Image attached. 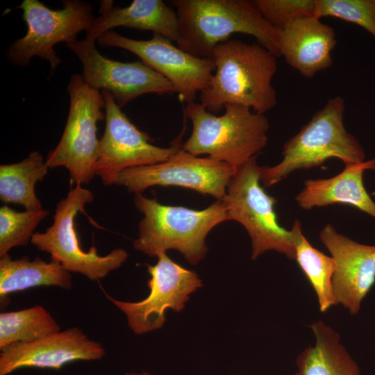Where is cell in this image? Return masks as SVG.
Here are the masks:
<instances>
[{"label":"cell","instance_id":"6da1fadb","mask_svg":"<svg viewBox=\"0 0 375 375\" xmlns=\"http://www.w3.org/2000/svg\"><path fill=\"white\" fill-rule=\"evenodd\" d=\"M277 57L257 42L228 39L214 49L215 65L200 103L217 114L227 104L240 105L265 115L277 104L272 81L278 69Z\"/></svg>","mask_w":375,"mask_h":375},{"label":"cell","instance_id":"7a4b0ae2","mask_svg":"<svg viewBox=\"0 0 375 375\" xmlns=\"http://www.w3.org/2000/svg\"><path fill=\"white\" fill-rule=\"evenodd\" d=\"M179 20L178 47L199 58H212L215 47L232 34L254 37L257 43L280 57V30L246 0H173Z\"/></svg>","mask_w":375,"mask_h":375},{"label":"cell","instance_id":"3957f363","mask_svg":"<svg viewBox=\"0 0 375 375\" xmlns=\"http://www.w3.org/2000/svg\"><path fill=\"white\" fill-rule=\"evenodd\" d=\"M134 203L144 217L138 225V238L133 241V248L150 257L176 250L193 265L201 261L208 251L206 238L210 231L229 220L222 200L198 210L162 205L156 199L136 193Z\"/></svg>","mask_w":375,"mask_h":375},{"label":"cell","instance_id":"277c9868","mask_svg":"<svg viewBox=\"0 0 375 375\" xmlns=\"http://www.w3.org/2000/svg\"><path fill=\"white\" fill-rule=\"evenodd\" d=\"M345 103L340 96L330 98L309 122L283 145L282 159L276 165L261 166L260 181L265 188L279 183L298 169L322 165L336 158L345 165L365 160V150L345 128Z\"/></svg>","mask_w":375,"mask_h":375},{"label":"cell","instance_id":"5b68a950","mask_svg":"<svg viewBox=\"0 0 375 375\" xmlns=\"http://www.w3.org/2000/svg\"><path fill=\"white\" fill-rule=\"evenodd\" d=\"M224 108V113L217 116L201 103H188L183 114L192 130L182 149L196 156L207 154L237 169L265 149L269 121L242 106L227 104Z\"/></svg>","mask_w":375,"mask_h":375},{"label":"cell","instance_id":"8992f818","mask_svg":"<svg viewBox=\"0 0 375 375\" xmlns=\"http://www.w3.org/2000/svg\"><path fill=\"white\" fill-rule=\"evenodd\" d=\"M260 169L256 156L235 169L222 200L228 219L248 233L253 260L269 251L295 260L294 233L279 224L274 210L277 201L260 185Z\"/></svg>","mask_w":375,"mask_h":375},{"label":"cell","instance_id":"52a82bcc","mask_svg":"<svg viewBox=\"0 0 375 375\" xmlns=\"http://www.w3.org/2000/svg\"><path fill=\"white\" fill-rule=\"evenodd\" d=\"M69 109L57 146L47 156L49 168L65 167L76 185L88 184L95 176L99 141L97 124L106 119L105 100L99 90L89 86L83 75L73 74L67 86Z\"/></svg>","mask_w":375,"mask_h":375},{"label":"cell","instance_id":"ba28073f","mask_svg":"<svg viewBox=\"0 0 375 375\" xmlns=\"http://www.w3.org/2000/svg\"><path fill=\"white\" fill-rule=\"evenodd\" d=\"M93 200L94 194L90 190L81 185L72 188L57 203L53 224L43 233L35 232L31 242L40 251L49 253L51 260L60 263L69 272L98 281L121 267L128 254L125 249L117 248L100 256L95 247H91L88 251L81 247L75 219Z\"/></svg>","mask_w":375,"mask_h":375},{"label":"cell","instance_id":"9c48e42d","mask_svg":"<svg viewBox=\"0 0 375 375\" xmlns=\"http://www.w3.org/2000/svg\"><path fill=\"white\" fill-rule=\"evenodd\" d=\"M17 8L22 10L27 25L26 35L8 48L10 62L24 67L33 57L48 60L51 71L61 63L54 50L55 44L76 40L79 33L90 29L94 20L91 3L81 0L62 1V8L52 10L38 0H24Z\"/></svg>","mask_w":375,"mask_h":375},{"label":"cell","instance_id":"30bf717a","mask_svg":"<svg viewBox=\"0 0 375 375\" xmlns=\"http://www.w3.org/2000/svg\"><path fill=\"white\" fill-rule=\"evenodd\" d=\"M101 94L105 100L106 128L99 141L95 175L104 185L115 184L124 169L164 162L182 149L184 130L170 147H157L147 133L129 120L109 92L102 90Z\"/></svg>","mask_w":375,"mask_h":375},{"label":"cell","instance_id":"8fae6325","mask_svg":"<svg viewBox=\"0 0 375 375\" xmlns=\"http://www.w3.org/2000/svg\"><path fill=\"white\" fill-rule=\"evenodd\" d=\"M157 262L147 264L150 278L148 296L140 301H119L106 296L127 318L129 328L142 335L162 328L168 308L181 312L190 296L203 286L198 274L172 260L166 253L158 256Z\"/></svg>","mask_w":375,"mask_h":375},{"label":"cell","instance_id":"7c38bea8","mask_svg":"<svg viewBox=\"0 0 375 375\" xmlns=\"http://www.w3.org/2000/svg\"><path fill=\"white\" fill-rule=\"evenodd\" d=\"M235 168L210 157L199 158L181 149L164 162L134 167L119 174L115 185L142 193L156 185L189 188L223 200Z\"/></svg>","mask_w":375,"mask_h":375},{"label":"cell","instance_id":"4fadbf2b","mask_svg":"<svg viewBox=\"0 0 375 375\" xmlns=\"http://www.w3.org/2000/svg\"><path fill=\"white\" fill-rule=\"evenodd\" d=\"M97 41L102 47H118L138 56L165 77L173 85L180 101L187 103L194 101L197 93L208 86L215 69L212 58L191 55L157 33H153L150 40H138L108 31Z\"/></svg>","mask_w":375,"mask_h":375},{"label":"cell","instance_id":"5bb4252c","mask_svg":"<svg viewBox=\"0 0 375 375\" xmlns=\"http://www.w3.org/2000/svg\"><path fill=\"white\" fill-rule=\"evenodd\" d=\"M83 65V76L91 88L109 92L122 108L140 95L176 92L162 75L143 62H123L102 56L95 41L85 39L66 44Z\"/></svg>","mask_w":375,"mask_h":375},{"label":"cell","instance_id":"9a60e30c","mask_svg":"<svg viewBox=\"0 0 375 375\" xmlns=\"http://www.w3.org/2000/svg\"><path fill=\"white\" fill-rule=\"evenodd\" d=\"M319 237L335 262L333 288L336 303L356 315L375 284V245L354 241L330 224Z\"/></svg>","mask_w":375,"mask_h":375},{"label":"cell","instance_id":"2e32d148","mask_svg":"<svg viewBox=\"0 0 375 375\" xmlns=\"http://www.w3.org/2000/svg\"><path fill=\"white\" fill-rule=\"evenodd\" d=\"M0 351V375L26 367L58 370L67 363L97 360L106 354L99 342L90 340L78 327L32 342L12 343Z\"/></svg>","mask_w":375,"mask_h":375},{"label":"cell","instance_id":"e0dca14e","mask_svg":"<svg viewBox=\"0 0 375 375\" xmlns=\"http://www.w3.org/2000/svg\"><path fill=\"white\" fill-rule=\"evenodd\" d=\"M336 44L334 29L314 17L292 22L281 30L279 35L281 56L308 78L332 65Z\"/></svg>","mask_w":375,"mask_h":375},{"label":"cell","instance_id":"ac0fdd59","mask_svg":"<svg viewBox=\"0 0 375 375\" xmlns=\"http://www.w3.org/2000/svg\"><path fill=\"white\" fill-rule=\"evenodd\" d=\"M100 2V15L94 19L85 39L96 41L111 28L124 26L150 31L172 41H178L177 12L161 0H134L124 8L113 6V1L110 0Z\"/></svg>","mask_w":375,"mask_h":375},{"label":"cell","instance_id":"d6986e66","mask_svg":"<svg viewBox=\"0 0 375 375\" xmlns=\"http://www.w3.org/2000/svg\"><path fill=\"white\" fill-rule=\"evenodd\" d=\"M366 170H375V158L345 165L340 174L328 178L306 180L294 199L303 210L346 204L375 218V202L363 184Z\"/></svg>","mask_w":375,"mask_h":375},{"label":"cell","instance_id":"ffe728a7","mask_svg":"<svg viewBox=\"0 0 375 375\" xmlns=\"http://www.w3.org/2000/svg\"><path fill=\"white\" fill-rule=\"evenodd\" d=\"M310 327L315 343L297 356L294 375H361L338 332L322 320L312 322Z\"/></svg>","mask_w":375,"mask_h":375},{"label":"cell","instance_id":"44dd1931","mask_svg":"<svg viewBox=\"0 0 375 375\" xmlns=\"http://www.w3.org/2000/svg\"><path fill=\"white\" fill-rule=\"evenodd\" d=\"M38 286H58L69 290L72 276L53 260L47 262L39 257L30 260L26 256L12 259L8 253L0 257L1 301L15 292Z\"/></svg>","mask_w":375,"mask_h":375},{"label":"cell","instance_id":"7402d4cb","mask_svg":"<svg viewBox=\"0 0 375 375\" xmlns=\"http://www.w3.org/2000/svg\"><path fill=\"white\" fill-rule=\"evenodd\" d=\"M46 160L39 151L31 152L22 161L0 165V199L4 203L23 206L27 210L42 209L35 186L47 173Z\"/></svg>","mask_w":375,"mask_h":375},{"label":"cell","instance_id":"603a6c76","mask_svg":"<svg viewBox=\"0 0 375 375\" xmlns=\"http://www.w3.org/2000/svg\"><path fill=\"white\" fill-rule=\"evenodd\" d=\"M291 230L294 235L295 260L309 281L317 299L320 312L337 305L333 288L335 262L315 248L304 236L301 222L296 219Z\"/></svg>","mask_w":375,"mask_h":375},{"label":"cell","instance_id":"cb8c5ba5","mask_svg":"<svg viewBox=\"0 0 375 375\" xmlns=\"http://www.w3.org/2000/svg\"><path fill=\"white\" fill-rule=\"evenodd\" d=\"M60 327L42 306L0 314V349L16 342H32L59 332Z\"/></svg>","mask_w":375,"mask_h":375},{"label":"cell","instance_id":"d4e9b609","mask_svg":"<svg viewBox=\"0 0 375 375\" xmlns=\"http://www.w3.org/2000/svg\"><path fill=\"white\" fill-rule=\"evenodd\" d=\"M49 212L45 209L18 212L3 206L0 208V257L13 247L27 246L34 231Z\"/></svg>","mask_w":375,"mask_h":375},{"label":"cell","instance_id":"484cf974","mask_svg":"<svg viewBox=\"0 0 375 375\" xmlns=\"http://www.w3.org/2000/svg\"><path fill=\"white\" fill-rule=\"evenodd\" d=\"M323 17L355 24L375 38V0H316L314 17Z\"/></svg>","mask_w":375,"mask_h":375},{"label":"cell","instance_id":"4316f807","mask_svg":"<svg viewBox=\"0 0 375 375\" xmlns=\"http://www.w3.org/2000/svg\"><path fill=\"white\" fill-rule=\"evenodd\" d=\"M253 3L272 26L282 30L292 22L314 17L316 0H256Z\"/></svg>","mask_w":375,"mask_h":375},{"label":"cell","instance_id":"83f0119b","mask_svg":"<svg viewBox=\"0 0 375 375\" xmlns=\"http://www.w3.org/2000/svg\"><path fill=\"white\" fill-rule=\"evenodd\" d=\"M124 375H153L148 372L142 371L139 372H126Z\"/></svg>","mask_w":375,"mask_h":375}]
</instances>
